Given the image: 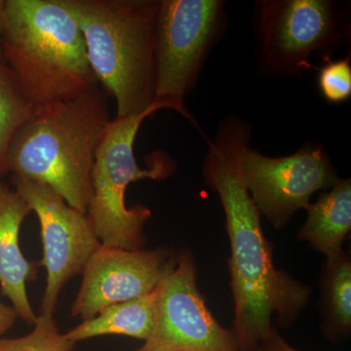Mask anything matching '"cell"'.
Instances as JSON below:
<instances>
[{
	"label": "cell",
	"mask_w": 351,
	"mask_h": 351,
	"mask_svg": "<svg viewBox=\"0 0 351 351\" xmlns=\"http://www.w3.org/2000/svg\"><path fill=\"white\" fill-rule=\"evenodd\" d=\"M251 138V127L237 117L221 123L209 141L203 174L218 193L230 240V290L234 304L233 335L240 351H255L278 325L290 328L311 297L306 284L278 269L274 245L263 233L260 213L240 171V154Z\"/></svg>",
	"instance_id": "6da1fadb"
},
{
	"label": "cell",
	"mask_w": 351,
	"mask_h": 351,
	"mask_svg": "<svg viewBox=\"0 0 351 351\" xmlns=\"http://www.w3.org/2000/svg\"><path fill=\"white\" fill-rule=\"evenodd\" d=\"M110 121L100 86L34 110L9 147L8 174L48 186L86 214L95 157Z\"/></svg>",
	"instance_id": "7a4b0ae2"
},
{
	"label": "cell",
	"mask_w": 351,
	"mask_h": 351,
	"mask_svg": "<svg viewBox=\"0 0 351 351\" xmlns=\"http://www.w3.org/2000/svg\"><path fill=\"white\" fill-rule=\"evenodd\" d=\"M80 25L99 84L117 117L156 108V29L159 0H60Z\"/></svg>",
	"instance_id": "3957f363"
},
{
	"label": "cell",
	"mask_w": 351,
	"mask_h": 351,
	"mask_svg": "<svg viewBox=\"0 0 351 351\" xmlns=\"http://www.w3.org/2000/svg\"><path fill=\"white\" fill-rule=\"evenodd\" d=\"M3 57L34 110L99 86L82 29L60 0H6Z\"/></svg>",
	"instance_id": "277c9868"
},
{
	"label": "cell",
	"mask_w": 351,
	"mask_h": 351,
	"mask_svg": "<svg viewBox=\"0 0 351 351\" xmlns=\"http://www.w3.org/2000/svg\"><path fill=\"white\" fill-rule=\"evenodd\" d=\"M156 108L128 117H115L108 124L95 157L92 197L87 218L104 246L124 250H142L147 244L145 226L152 210L137 204L128 208L127 188L138 180H165L175 171L167 154H152L149 168L142 169L134 154V144L144 120Z\"/></svg>",
	"instance_id": "5b68a950"
},
{
	"label": "cell",
	"mask_w": 351,
	"mask_h": 351,
	"mask_svg": "<svg viewBox=\"0 0 351 351\" xmlns=\"http://www.w3.org/2000/svg\"><path fill=\"white\" fill-rule=\"evenodd\" d=\"M219 0H159L156 29V98L193 122L184 97L193 89L225 20Z\"/></svg>",
	"instance_id": "8992f818"
},
{
	"label": "cell",
	"mask_w": 351,
	"mask_h": 351,
	"mask_svg": "<svg viewBox=\"0 0 351 351\" xmlns=\"http://www.w3.org/2000/svg\"><path fill=\"white\" fill-rule=\"evenodd\" d=\"M157 291L154 330L134 351H240L232 330L208 308L189 249L173 252Z\"/></svg>",
	"instance_id": "52a82bcc"
},
{
	"label": "cell",
	"mask_w": 351,
	"mask_h": 351,
	"mask_svg": "<svg viewBox=\"0 0 351 351\" xmlns=\"http://www.w3.org/2000/svg\"><path fill=\"white\" fill-rule=\"evenodd\" d=\"M256 36L260 66L269 75H302L309 57L341 45L334 3L328 0H265L258 2Z\"/></svg>",
	"instance_id": "ba28073f"
},
{
	"label": "cell",
	"mask_w": 351,
	"mask_h": 351,
	"mask_svg": "<svg viewBox=\"0 0 351 351\" xmlns=\"http://www.w3.org/2000/svg\"><path fill=\"white\" fill-rule=\"evenodd\" d=\"M240 171L261 217L276 230L285 228L298 210L306 209L316 191H329L339 180L327 152L316 145L284 157L263 156L246 145Z\"/></svg>",
	"instance_id": "9c48e42d"
},
{
	"label": "cell",
	"mask_w": 351,
	"mask_h": 351,
	"mask_svg": "<svg viewBox=\"0 0 351 351\" xmlns=\"http://www.w3.org/2000/svg\"><path fill=\"white\" fill-rule=\"evenodd\" d=\"M11 182L40 225L43 256L38 265L47 272L40 315L54 316L62 290L71 278L82 274L101 244L87 215L69 206L53 189L15 176Z\"/></svg>",
	"instance_id": "30bf717a"
},
{
	"label": "cell",
	"mask_w": 351,
	"mask_h": 351,
	"mask_svg": "<svg viewBox=\"0 0 351 351\" xmlns=\"http://www.w3.org/2000/svg\"><path fill=\"white\" fill-rule=\"evenodd\" d=\"M173 252L124 250L101 245L82 270L71 316L88 320L113 306L149 294L162 278Z\"/></svg>",
	"instance_id": "8fae6325"
},
{
	"label": "cell",
	"mask_w": 351,
	"mask_h": 351,
	"mask_svg": "<svg viewBox=\"0 0 351 351\" xmlns=\"http://www.w3.org/2000/svg\"><path fill=\"white\" fill-rule=\"evenodd\" d=\"M31 213L16 189L0 181V291L18 317L34 326L38 316L29 302L27 284L36 280L39 265L27 260L20 246L21 226Z\"/></svg>",
	"instance_id": "7c38bea8"
},
{
	"label": "cell",
	"mask_w": 351,
	"mask_h": 351,
	"mask_svg": "<svg viewBox=\"0 0 351 351\" xmlns=\"http://www.w3.org/2000/svg\"><path fill=\"white\" fill-rule=\"evenodd\" d=\"M306 209V221L298 232V239L326 258L343 253V242L351 230L350 179H339Z\"/></svg>",
	"instance_id": "4fadbf2b"
},
{
	"label": "cell",
	"mask_w": 351,
	"mask_h": 351,
	"mask_svg": "<svg viewBox=\"0 0 351 351\" xmlns=\"http://www.w3.org/2000/svg\"><path fill=\"white\" fill-rule=\"evenodd\" d=\"M157 295L156 287L149 294L106 307L93 318L83 320L64 335L75 343L108 335L132 337L145 341L154 330Z\"/></svg>",
	"instance_id": "5bb4252c"
},
{
	"label": "cell",
	"mask_w": 351,
	"mask_h": 351,
	"mask_svg": "<svg viewBox=\"0 0 351 351\" xmlns=\"http://www.w3.org/2000/svg\"><path fill=\"white\" fill-rule=\"evenodd\" d=\"M320 329L332 343L351 336V257L343 251L326 258L320 277Z\"/></svg>",
	"instance_id": "9a60e30c"
},
{
	"label": "cell",
	"mask_w": 351,
	"mask_h": 351,
	"mask_svg": "<svg viewBox=\"0 0 351 351\" xmlns=\"http://www.w3.org/2000/svg\"><path fill=\"white\" fill-rule=\"evenodd\" d=\"M34 114V108L17 78L5 64L0 63V181L8 174L7 154L14 137Z\"/></svg>",
	"instance_id": "2e32d148"
},
{
	"label": "cell",
	"mask_w": 351,
	"mask_h": 351,
	"mask_svg": "<svg viewBox=\"0 0 351 351\" xmlns=\"http://www.w3.org/2000/svg\"><path fill=\"white\" fill-rule=\"evenodd\" d=\"M75 343L62 334L53 316L39 315L34 330L21 338L0 339V351H73Z\"/></svg>",
	"instance_id": "e0dca14e"
},
{
	"label": "cell",
	"mask_w": 351,
	"mask_h": 351,
	"mask_svg": "<svg viewBox=\"0 0 351 351\" xmlns=\"http://www.w3.org/2000/svg\"><path fill=\"white\" fill-rule=\"evenodd\" d=\"M318 86L325 100L332 104L343 103L351 96L350 56L338 61H328L320 69Z\"/></svg>",
	"instance_id": "ac0fdd59"
},
{
	"label": "cell",
	"mask_w": 351,
	"mask_h": 351,
	"mask_svg": "<svg viewBox=\"0 0 351 351\" xmlns=\"http://www.w3.org/2000/svg\"><path fill=\"white\" fill-rule=\"evenodd\" d=\"M255 351H301L282 338L274 326L269 337L261 343Z\"/></svg>",
	"instance_id": "d6986e66"
},
{
	"label": "cell",
	"mask_w": 351,
	"mask_h": 351,
	"mask_svg": "<svg viewBox=\"0 0 351 351\" xmlns=\"http://www.w3.org/2000/svg\"><path fill=\"white\" fill-rule=\"evenodd\" d=\"M18 318V314L12 306L0 301V339L3 338L4 335L15 325Z\"/></svg>",
	"instance_id": "ffe728a7"
},
{
	"label": "cell",
	"mask_w": 351,
	"mask_h": 351,
	"mask_svg": "<svg viewBox=\"0 0 351 351\" xmlns=\"http://www.w3.org/2000/svg\"><path fill=\"white\" fill-rule=\"evenodd\" d=\"M6 29V0H0V63L5 64L3 57V41Z\"/></svg>",
	"instance_id": "44dd1931"
}]
</instances>
